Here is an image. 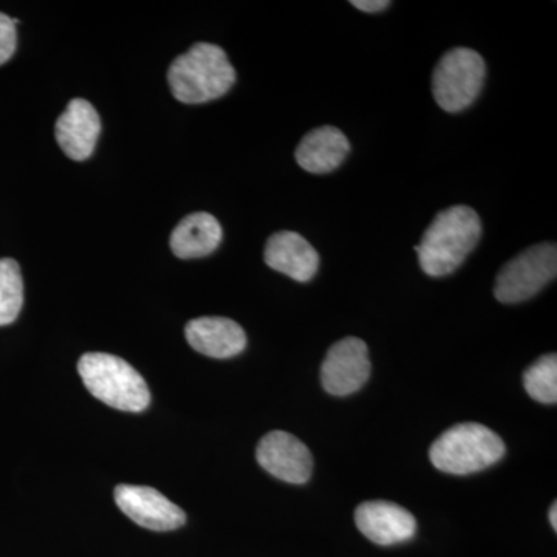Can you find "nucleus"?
I'll use <instances>...</instances> for the list:
<instances>
[{
  "mask_svg": "<svg viewBox=\"0 0 557 557\" xmlns=\"http://www.w3.org/2000/svg\"><path fill=\"white\" fill-rule=\"evenodd\" d=\"M482 223L474 209L457 205L440 212L424 231L416 251L421 270L431 277L454 273L478 247Z\"/></svg>",
  "mask_w": 557,
  "mask_h": 557,
  "instance_id": "f257e3e1",
  "label": "nucleus"
},
{
  "mask_svg": "<svg viewBox=\"0 0 557 557\" xmlns=\"http://www.w3.org/2000/svg\"><path fill=\"white\" fill-rule=\"evenodd\" d=\"M168 81L178 101L201 104L223 97L236 83V70L223 49L199 42L172 62Z\"/></svg>",
  "mask_w": 557,
  "mask_h": 557,
  "instance_id": "f03ea898",
  "label": "nucleus"
},
{
  "mask_svg": "<svg viewBox=\"0 0 557 557\" xmlns=\"http://www.w3.org/2000/svg\"><path fill=\"white\" fill-rule=\"evenodd\" d=\"M504 440L479 423L449 428L429 450L432 465L453 475H468L493 467L505 456Z\"/></svg>",
  "mask_w": 557,
  "mask_h": 557,
  "instance_id": "7ed1b4c3",
  "label": "nucleus"
},
{
  "mask_svg": "<svg viewBox=\"0 0 557 557\" xmlns=\"http://www.w3.org/2000/svg\"><path fill=\"white\" fill-rule=\"evenodd\" d=\"M78 372L87 391L110 408L141 412L149 406L148 384L129 362L115 355H83Z\"/></svg>",
  "mask_w": 557,
  "mask_h": 557,
  "instance_id": "20e7f679",
  "label": "nucleus"
},
{
  "mask_svg": "<svg viewBox=\"0 0 557 557\" xmlns=\"http://www.w3.org/2000/svg\"><path fill=\"white\" fill-rule=\"evenodd\" d=\"M486 64L478 51L458 47L440 60L432 76L435 101L449 113L461 112L478 100Z\"/></svg>",
  "mask_w": 557,
  "mask_h": 557,
  "instance_id": "39448f33",
  "label": "nucleus"
},
{
  "mask_svg": "<svg viewBox=\"0 0 557 557\" xmlns=\"http://www.w3.org/2000/svg\"><path fill=\"white\" fill-rule=\"evenodd\" d=\"M557 273L555 244L528 248L518 258L509 260L498 273L494 296L504 304H519L536 296Z\"/></svg>",
  "mask_w": 557,
  "mask_h": 557,
  "instance_id": "423d86ee",
  "label": "nucleus"
},
{
  "mask_svg": "<svg viewBox=\"0 0 557 557\" xmlns=\"http://www.w3.org/2000/svg\"><path fill=\"white\" fill-rule=\"evenodd\" d=\"M369 348L359 338H344L333 344L322 362V386L330 395L347 397L368 383L370 376Z\"/></svg>",
  "mask_w": 557,
  "mask_h": 557,
  "instance_id": "0eeeda50",
  "label": "nucleus"
},
{
  "mask_svg": "<svg viewBox=\"0 0 557 557\" xmlns=\"http://www.w3.org/2000/svg\"><path fill=\"white\" fill-rule=\"evenodd\" d=\"M256 458L273 478L293 485L309 482L313 472L310 449L295 435L284 431L270 432L260 440Z\"/></svg>",
  "mask_w": 557,
  "mask_h": 557,
  "instance_id": "6e6552de",
  "label": "nucleus"
},
{
  "mask_svg": "<svg viewBox=\"0 0 557 557\" xmlns=\"http://www.w3.org/2000/svg\"><path fill=\"white\" fill-rule=\"evenodd\" d=\"M115 502L127 518L146 530L172 531L186 522L185 511L153 487L116 486Z\"/></svg>",
  "mask_w": 557,
  "mask_h": 557,
  "instance_id": "1a4fd4ad",
  "label": "nucleus"
},
{
  "mask_svg": "<svg viewBox=\"0 0 557 557\" xmlns=\"http://www.w3.org/2000/svg\"><path fill=\"white\" fill-rule=\"evenodd\" d=\"M355 522L369 541L383 547L408 542L417 533L416 518L394 502H364L355 511Z\"/></svg>",
  "mask_w": 557,
  "mask_h": 557,
  "instance_id": "9d476101",
  "label": "nucleus"
},
{
  "mask_svg": "<svg viewBox=\"0 0 557 557\" xmlns=\"http://www.w3.org/2000/svg\"><path fill=\"white\" fill-rule=\"evenodd\" d=\"M100 132L101 120L97 110L89 101L76 98L69 102L67 109L58 120L54 134L65 156L83 161L94 153Z\"/></svg>",
  "mask_w": 557,
  "mask_h": 557,
  "instance_id": "9b49d317",
  "label": "nucleus"
},
{
  "mask_svg": "<svg viewBox=\"0 0 557 557\" xmlns=\"http://www.w3.org/2000/svg\"><path fill=\"white\" fill-rule=\"evenodd\" d=\"M263 259L270 269L298 282L311 281L319 269L317 249L293 231L273 234L267 242Z\"/></svg>",
  "mask_w": 557,
  "mask_h": 557,
  "instance_id": "f8f14e48",
  "label": "nucleus"
},
{
  "mask_svg": "<svg viewBox=\"0 0 557 557\" xmlns=\"http://www.w3.org/2000/svg\"><path fill=\"white\" fill-rule=\"evenodd\" d=\"M185 333L189 346L209 358H233L247 347L244 329L228 318L193 319L186 325Z\"/></svg>",
  "mask_w": 557,
  "mask_h": 557,
  "instance_id": "ddd939ff",
  "label": "nucleus"
},
{
  "mask_svg": "<svg viewBox=\"0 0 557 557\" xmlns=\"http://www.w3.org/2000/svg\"><path fill=\"white\" fill-rule=\"evenodd\" d=\"M350 152L346 135L332 126L310 131L296 149V161L311 174H327L341 166Z\"/></svg>",
  "mask_w": 557,
  "mask_h": 557,
  "instance_id": "4468645a",
  "label": "nucleus"
},
{
  "mask_svg": "<svg viewBox=\"0 0 557 557\" xmlns=\"http://www.w3.org/2000/svg\"><path fill=\"white\" fill-rule=\"evenodd\" d=\"M222 242V226L214 215L196 212L182 220L171 236V248L180 259L205 258Z\"/></svg>",
  "mask_w": 557,
  "mask_h": 557,
  "instance_id": "2eb2a0df",
  "label": "nucleus"
},
{
  "mask_svg": "<svg viewBox=\"0 0 557 557\" xmlns=\"http://www.w3.org/2000/svg\"><path fill=\"white\" fill-rule=\"evenodd\" d=\"M24 304V281L20 263L13 259H0V327L20 317Z\"/></svg>",
  "mask_w": 557,
  "mask_h": 557,
  "instance_id": "dca6fc26",
  "label": "nucleus"
},
{
  "mask_svg": "<svg viewBox=\"0 0 557 557\" xmlns=\"http://www.w3.org/2000/svg\"><path fill=\"white\" fill-rule=\"evenodd\" d=\"M523 386L534 401L555 405L557 401V357L548 354L539 358L523 373Z\"/></svg>",
  "mask_w": 557,
  "mask_h": 557,
  "instance_id": "f3484780",
  "label": "nucleus"
},
{
  "mask_svg": "<svg viewBox=\"0 0 557 557\" xmlns=\"http://www.w3.org/2000/svg\"><path fill=\"white\" fill-rule=\"evenodd\" d=\"M16 24L17 20L0 13V65L5 64L16 51Z\"/></svg>",
  "mask_w": 557,
  "mask_h": 557,
  "instance_id": "a211bd4d",
  "label": "nucleus"
},
{
  "mask_svg": "<svg viewBox=\"0 0 557 557\" xmlns=\"http://www.w3.org/2000/svg\"><path fill=\"white\" fill-rule=\"evenodd\" d=\"M351 5L355 9L366 11V13H379L381 10H386L391 2H387V0H354Z\"/></svg>",
  "mask_w": 557,
  "mask_h": 557,
  "instance_id": "6ab92c4d",
  "label": "nucleus"
},
{
  "mask_svg": "<svg viewBox=\"0 0 557 557\" xmlns=\"http://www.w3.org/2000/svg\"><path fill=\"white\" fill-rule=\"evenodd\" d=\"M557 505L553 504L549 509V523H552L553 530L557 531Z\"/></svg>",
  "mask_w": 557,
  "mask_h": 557,
  "instance_id": "aec40b11",
  "label": "nucleus"
}]
</instances>
